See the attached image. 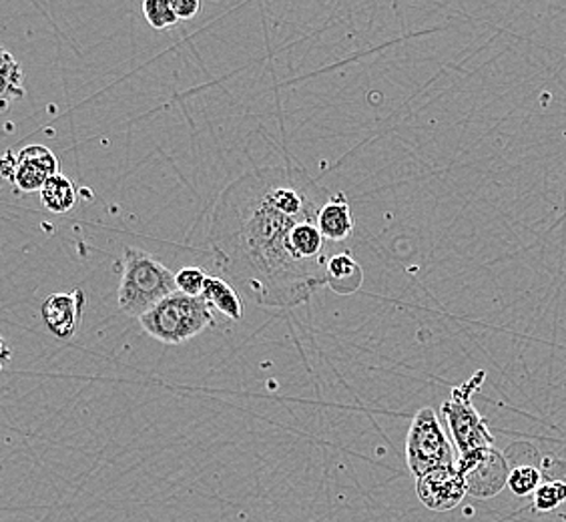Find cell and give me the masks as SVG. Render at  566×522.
I'll return each instance as SVG.
<instances>
[{
	"label": "cell",
	"mask_w": 566,
	"mask_h": 522,
	"mask_svg": "<svg viewBox=\"0 0 566 522\" xmlns=\"http://www.w3.org/2000/svg\"><path fill=\"white\" fill-rule=\"evenodd\" d=\"M543 484L534 492L536 512H553L566 502V462L560 458L546 457L541 462Z\"/></svg>",
	"instance_id": "10"
},
{
	"label": "cell",
	"mask_w": 566,
	"mask_h": 522,
	"mask_svg": "<svg viewBox=\"0 0 566 522\" xmlns=\"http://www.w3.org/2000/svg\"><path fill=\"white\" fill-rule=\"evenodd\" d=\"M17 155L14 153L9 152L4 155V161H2V175H4V179H9V181H14V174H17Z\"/></svg>",
	"instance_id": "19"
},
{
	"label": "cell",
	"mask_w": 566,
	"mask_h": 522,
	"mask_svg": "<svg viewBox=\"0 0 566 522\" xmlns=\"http://www.w3.org/2000/svg\"><path fill=\"white\" fill-rule=\"evenodd\" d=\"M85 304L87 295L83 288H75L71 294L49 295L41 305L44 327L59 340H71L81 326Z\"/></svg>",
	"instance_id": "8"
},
{
	"label": "cell",
	"mask_w": 566,
	"mask_h": 522,
	"mask_svg": "<svg viewBox=\"0 0 566 522\" xmlns=\"http://www.w3.org/2000/svg\"><path fill=\"white\" fill-rule=\"evenodd\" d=\"M14 186L22 194H41L46 181L59 174L55 153L44 145H27L17 155Z\"/></svg>",
	"instance_id": "9"
},
{
	"label": "cell",
	"mask_w": 566,
	"mask_h": 522,
	"mask_svg": "<svg viewBox=\"0 0 566 522\" xmlns=\"http://www.w3.org/2000/svg\"><path fill=\"white\" fill-rule=\"evenodd\" d=\"M208 273L201 268H184L175 273V282H177V292L191 295V297H201L208 282Z\"/></svg>",
	"instance_id": "17"
},
{
	"label": "cell",
	"mask_w": 566,
	"mask_h": 522,
	"mask_svg": "<svg viewBox=\"0 0 566 522\" xmlns=\"http://www.w3.org/2000/svg\"><path fill=\"white\" fill-rule=\"evenodd\" d=\"M457 468L467 482L470 497L479 501L494 499L509 487L511 464L506 455L496 447L479 448L460 455Z\"/></svg>",
	"instance_id": "6"
},
{
	"label": "cell",
	"mask_w": 566,
	"mask_h": 522,
	"mask_svg": "<svg viewBox=\"0 0 566 522\" xmlns=\"http://www.w3.org/2000/svg\"><path fill=\"white\" fill-rule=\"evenodd\" d=\"M317 228L329 243L346 240L354 231V218H352L348 197L338 194L326 199V203L317 213Z\"/></svg>",
	"instance_id": "11"
},
{
	"label": "cell",
	"mask_w": 566,
	"mask_h": 522,
	"mask_svg": "<svg viewBox=\"0 0 566 522\" xmlns=\"http://www.w3.org/2000/svg\"><path fill=\"white\" fill-rule=\"evenodd\" d=\"M143 14L155 31L171 29L179 22V17L175 14L171 0H145L143 2Z\"/></svg>",
	"instance_id": "16"
},
{
	"label": "cell",
	"mask_w": 566,
	"mask_h": 522,
	"mask_svg": "<svg viewBox=\"0 0 566 522\" xmlns=\"http://www.w3.org/2000/svg\"><path fill=\"white\" fill-rule=\"evenodd\" d=\"M123 278L119 285V307L123 314L143 317L165 297L177 292L175 272L147 251L125 248Z\"/></svg>",
	"instance_id": "2"
},
{
	"label": "cell",
	"mask_w": 566,
	"mask_h": 522,
	"mask_svg": "<svg viewBox=\"0 0 566 522\" xmlns=\"http://www.w3.org/2000/svg\"><path fill=\"white\" fill-rule=\"evenodd\" d=\"M458 452L434 408L418 410L406 438V462L416 479L432 470L457 467Z\"/></svg>",
	"instance_id": "4"
},
{
	"label": "cell",
	"mask_w": 566,
	"mask_h": 522,
	"mask_svg": "<svg viewBox=\"0 0 566 522\" xmlns=\"http://www.w3.org/2000/svg\"><path fill=\"white\" fill-rule=\"evenodd\" d=\"M174 11L179 21H189L197 17V12L201 11V2L199 0H171Z\"/></svg>",
	"instance_id": "18"
},
{
	"label": "cell",
	"mask_w": 566,
	"mask_h": 522,
	"mask_svg": "<svg viewBox=\"0 0 566 522\" xmlns=\"http://www.w3.org/2000/svg\"><path fill=\"white\" fill-rule=\"evenodd\" d=\"M484 378H486L484 372H476L470 380L457 386L452 390V396L442 404V416L447 420L458 457L479 448L494 447L491 428L472 404V396L479 392Z\"/></svg>",
	"instance_id": "5"
},
{
	"label": "cell",
	"mask_w": 566,
	"mask_h": 522,
	"mask_svg": "<svg viewBox=\"0 0 566 522\" xmlns=\"http://www.w3.org/2000/svg\"><path fill=\"white\" fill-rule=\"evenodd\" d=\"M364 282V272L358 261L349 253H336L327 261L326 283L339 295H349L358 292Z\"/></svg>",
	"instance_id": "12"
},
{
	"label": "cell",
	"mask_w": 566,
	"mask_h": 522,
	"mask_svg": "<svg viewBox=\"0 0 566 522\" xmlns=\"http://www.w3.org/2000/svg\"><path fill=\"white\" fill-rule=\"evenodd\" d=\"M416 494L428 511L448 512L462 504L469 489L457 467H444L416 479Z\"/></svg>",
	"instance_id": "7"
},
{
	"label": "cell",
	"mask_w": 566,
	"mask_h": 522,
	"mask_svg": "<svg viewBox=\"0 0 566 522\" xmlns=\"http://www.w3.org/2000/svg\"><path fill=\"white\" fill-rule=\"evenodd\" d=\"M307 219L275 206L268 167L241 177L219 199L211 246L221 265L248 294L265 305L302 304L326 283V275L297 260L292 231Z\"/></svg>",
	"instance_id": "1"
},
{
	"label": "cell",
	"mask_w": 566,
	"mask_h": 522,
	"mask_svg": "<svg viewBox=\"0 0 566 522\" xmlns=\"http://www.w3.org/2000/svg\"><path fill=\"white\" fill-rule=\"evenodd\" d=\"M143 330L161 344L177 346L216 326L211 307L203 297L175 292L139 317Z\"/></svg>",
	"instance_id": "3"
},
{
	"label": "cell",
	"mask_w": 566,
	"mask_h": 522,
	"mask_svg": "<svg viewBox=\"0 0 566 522\" xmlns=\"http://www.w3.org/2000/svg\"><path fill=\"white\" fill-rule=\"evenodd\" d=\"M201 297L208 302L209 307L218 310L219 314H223L233 322H241L245 316V305H243L241 295L221 278L209 275Z\"/></svg>",
	"instance_id": "13"
},
{
	"label": "cell",
	"mask_w": 566,
	"mask_h": 522,
	"mask_svg": "<svg viewBox=\"0 0 566 522\" xmlns=\"http://www.w3.org/2000/svg\"><path fill=\"white\" fill-rule=\"evenodd\" d=\"M22 69L7 49H2V105L7 107L14 98L24 97Z\"/></svg>",
	"instance_id": "15"
},
{
	"label": "cell",
	"mask_w": 566,
	"mask_h": 522,
	"mask_svg": "<svg viewBox=\"0 0 566 522\" xmlns=\"http://www.w3.org/2000/svg\"><path fill=\"white\" fill-rule=\"evenodd\" d=\"M39 196H41V203L53 213H69L76 203L75 186L63 174L51 177Z\"/></svg>",
	"instance_id": "14"
}]
</instances>
